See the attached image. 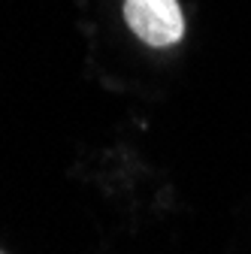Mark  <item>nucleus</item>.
Instances as JSON below:
<instances>
[{
	"mask_svg": "<svg viewBox=\"0 0 251 254\" xmlns=\"http://www.w3.org/2000/svg\"><path fill=\"white\" fill-rule=\"evenodd\" d=\"M124 18L133 34L148 46H173L185 34V18L179 0H127Z\"/></svg>",
	"mask_w": 251,
	"mask_h": 254,
	"instance_id": "f257e3e1",
	"label": "nucleus"
}]
</instances>
